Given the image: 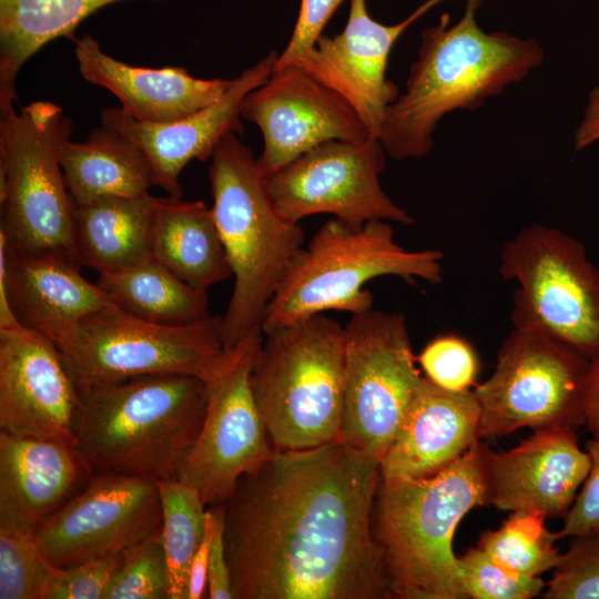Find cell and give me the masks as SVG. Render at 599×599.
<instances>
[{
	"mask_svg": "<svg viewBox=\"0 0 599 599\" xmlns=\"http://www.w3.org/2000/svg\"><path fill=\"white\" fill-rule=\"evenodd\" d=\"M124 550L60 568L47 599H105Z\"/></svg>",
	"mask_w": 599,
	"mask_h": 599,
	"instance_id": "obj_37",
	"label": "cell"
},
{
	"mask_svg": "<svg viewBox=\"0 0 599 599\" xmlns=\"http://www.w3.org/2000/svg\"><path fill=\"white\" fill-rule=\"evenodd\" d=\"M81 394L57 345L26 327L0 331V429L74 444Z\"/></svg>",
	"mask_w": 599,
	"mask_h": 599,
	"instance_id": "obj_18",
	"label": "cell"
},
{
	"mask_svg": "<svg viewBox=\"0 0 599 599\" xmlns=\"http://www.w3.org/2000/svg\"><path fill=\"white\" fill-rule=\"evenodd\" d=\"M211 518V542L207 564V591L211 599H232L231 571L224 542V504L207 507Z\"/></svg>",
	"mask_w": 599,
	"mask_h": 599,
	"instance_id": "obj_40",
	"label": "cell"
},
{
	"mask_svg": "<svg viewBox=\"0 0 599 599\" xmlns=\"http://www.w3.org/2000/svg\"><path fill=\"white\" fill-rule=\"evenodd\" d=\"M154 196H103L73 203V244L81 266L99 275L135 265L152 254Z\"/></svg>",
	"mask_w": 599,
	"mask_h": 599,
	"instance_id": "obj_26",
	"label": "cell"
},
{
	"mask_svg": "<svg viewBox=\"0 0 599 599\" xmlns=\"http://www.w3.org/2000/svg\"><path fill=\"white\" fill-rule=\"evenodd\" d=\"M547 599H599V535L573 537L542 592Z\"/></svg>",
	"mask_w": 599,
	"mask_h": 599,
	"instance_id": "obj_35",
	"label": "cell"
},
{
	"mask_svg": "<svg viewBox=\"0 0 599 599\" xmlns=\"http://www.w3.org/2000/svg\"><path fill=\"white\" fill-rule=\"evenodd\" d=\"M59 569L42 556L34 529L0 520V599H47Z\"/></svg>",
	"mask_w": 599,
	"mask_h": 599,
	"instance_id": "obj_32",
	"label": "cell"
},
{
	"mask_svg": "<svg viewBox=\"0 0 599 599\" xmlns=\"http://www.w3.org/2000/svg\"><path fill=\"white\" fill-rule=\"evenodd\" d=\"M211 207L234 276L222 316L224 347L262 332L266 307L305 242L300 223L276 209L267 179L236 133L216 145L209 167Z\"/></svg>",
	"mask_w": 599,
	"mask_h": 599,
	"instance_id": "obj_5",
	"label": "cell"
},
{
	"mask_svg": "<svg viewBox=\"0 0 599 599\" xmlns=\"http://www.w3.org/2000/svg\"><path fill=\"white\" fill-rule=\"evenodd\" d=\"M406 317L373 307L344 326V410L339 440L379 463L420 384Z\"/></svg>",
	"mask_w": 599,
	"mask_h": 599,
	"instance_id": "obj_12",
	"label": "cell"
},
{
	"mask_svg": "<svg viewBox=\"0 0 599 599\" xmlns=\"http://www.w3.org/2000/svg\"><path fill=\"white\" fill-rule=\"evenodd\" d=\"M489 450L478 440L430 477L380 480L373 527L393 598L466 599L453 538L468 511L489 506Z\"/></svg>",
	"mask_w": 599,
	"mask_h": 599,
	"instance_id": "obj_3",
	"label": "cell"
},
{
	"mask_svg": "<svg viewBox=\"0 0 599 599\" xmlns=\"http://www.w3.org/2000/svg\"><path fill=\"white\" fill-rule=\"evenodd\" d=\"M0 115V238L18 253L55 254L80 264L73 202L60 164L72 119L51 101Z\"/></svg>",
	"mask_w": 599,
	"mask_h": 599,
	"instance_id": "obj_8",
	"label": "cell"
},
{
	"mask_svg": "<svg viewBox=\"0 0 599 599\" xmlns=\"http://www.w3.org/2000/svg\"><path fill=\"white\" fill-rule=\"evenodd\" d=\"M349 1L344 30L334 37L322 34L293 64L343 97L369 136L378 139L386 111L399 95L397 85L386 78L390 51L416 20L444 0H426L393 26L374 20L367 12L366 0Z\"/></svg>",
	"mask_w": 599,
	"mask_h": 599,
	"instance_id": "obj_17",
	"label": "cell"
},
{
	"mask_svg": "<svg viewBox=\"0 0 599 599\" xmlns=\"http://www.w3.org/2000/svg\"><path fill=\"white\" fill-rule=\"evenodd\" d=\"M546 518L537 511H512L499 528L484 531L477 547L518 573L540 577L561 557L555 546L560 537L546 528Z\"/></svg>",
	"mask_w": 599,
	"mask_h": 599,
	"instance_id": "obj_31",
	"label": "cell"
},
{
	"mask_svg": "<svg viewBox=\"0 0 599 599\" xmlns=\"http://www.w3.org/2000/svg\"><path fill=\"white\" fill-rule=\"evenodd\" d=\"M152 254L200 291L233 276L212 210L201 201L154 197Z\"/></svg>",
	"mask_w": 599,
	"mask_h": 599,
	"instance_id": "obj_25",
	"label": "cell"
},
{
	"mask_svg": "<svg viewBox=\"0 0 599 599\" xmlns=\"http://www.w3.org/2000/svg\"><path fill=\"white\" fill-rule=\"evenodd\" d=\"M277 57L276 51H271L234 78L220 100L179 121L143 123L125 114L121 108L112 106L101 111V125L136 144L152 165L156 186L170 196L181 197L179 177L186 164L194 159H211L226 134H243L242 101L248 92L270 78Z\"/></svg>",
	"mask_w": 599,
	"mask_h": 599,
	"instance_id": "obj_19",
	"label": "cell"
},
{
	"mask_svg": "<svg viewBox=\"0 0 599 599\" xmlns=\"http://www.w3.org/2000/svg\"><path fill=\"white\" fill-rule=\"evenodd\" d=\"M223 349L222 316L163 325L136 318L112 304L84 317L59 351L81 394L146 375L203 379Z\"/></svg>",
	"mask_w": 599,
	"mask_h": 599,
	"instance_id": "obj_11",
	"label": "cell"
},
{
	"mask_svg": "<svg viewBox=\"0 0 599 599\" xmlns=\"http://www.w3.org/2000/svg\"><path fill=\"white\" fill-rule=\"evenodd\" d=\"M82 266L55 254H24L8 248L0 238V297H7L19 323L60 349L80 322L113 303Z\"/></svg>",
	"mask_w": 599,
	"mask_h": 599,
	"instance_id": "obj_21",
	"label": "cell"
},
{
	"mask_svg": "<svg viewBox=\"0 0 599 599\" xmlns=\"http://www.w3.org/2000/svg\"><path fill=\"white\" fill-rule=\"evenodd\" d=\"M169 575V599H187L190 566L207 526V508L200 494L177 478L155 479Z\"/></svg>",
	"mask_w": 599,
	"mask_h": 599,
	"instance_id": "obj_30",
	"label": "cell"
},
{
	"mask_svg": "<svg viewBox=\"0 0 599 599\" xmlns=\"http://www.w3.org/2000/svg\"><path fill=\"white\" fill-rule=\"evenodd\" d=\"M438 250H406L394 238L387 221L352 226L333 219L304 245L270 301L262 333L327 311L351 315L373 307L365 288L385 275L436 285L443 280Z\"/></svg>",
	"mask_w": 599,
	"mask_h": 599,
	"instance_id": "obj_6",
	"label": "cell"
},
{
	"mask_svg": "<svg viewBox=\"0 0 599 599\" xmlns=\"http://www.w3.org/2000/svg\"><path fill=\"white\" fill-rule=\"evenodd\" d=\"M60 164L77 204L103 196L142 197L156 185L144 152L104 125L93 129L84 142L69 140L61 150Z\"/></svg>",
	"mask_w": 599,
	"mask_h": 599,
	"instance_id": "obj_27",
	"label": "cell"
},
{
	"mask_svg": "<svg viewBox=\"0 0 599 599\" xmlns=\"http://www.w3.org/2000/svg\"><path fill=\"white\" fill-rule=\"evenodd\" d=\"M590 468L571 428H545L507 451L488 454L489 505L561 517Z\"/></svg>",
	"mask_w": 599,
	"mask_h": 599,
	"instance_id": "obj_20",
	"label": "cell"
},
{
	"mask_svg": "<svg viewBox=\"0 0 599 599\" xmlns=\"http://www.w3.org/2000/svg\"><path fill=\"white\" fill-rule=\"evenodd\" d=\"M93 475L74 444L0 432V520L35 530Z\"/></svg>",
	"mask_w": 599,
	"mask_h": 599,
	"instance_id": "obj_24",
	"label": "cell"
},
{
	"mask_svg": "<svg viewBox=\"0 0 599 599\" xmlns=\"http://www.w3.org/2000/svg\"><path fill=\"white\" fill-rule=\"evenodd\" d=\"M474 390L451 392L426 377L380 460L382 479H419L449 466L479 440Z\"/></svg>",
	"mask_w": 599,
	"mask_h": 599,
	"instance_id": "obj_22",
	"label": "cell"
},
{
	"mask_svg": "<svg viewBox=\"0 0 599 599\" xmlns=\"http://www.w3.org/2000/svg\"><path fill=\"white\" fill-rule=\"evenodd\" d=\"M161 528L154 479L94 474L83 489L37 525L34 539L52 566L67 568L123 551Z\"/></svg>",
	"mask_w": 599,
	"mask_h": 599,
	"instance_id": "obj_15",
	"label": "cell"
},
{
	"mask_svg": "<svg viewBox=\"0 0 599 599\" xmlns=\"http://www.w3.org/2000/svg\"><path fill=\"white\" fill-rule=\"evenodd\" d=\"M74 55L88 82L113 93L122 111L149 124L184 119L220 100L233 79H197L184 67L150 69L126 64L102 51L89 34L77 38Z\"/></svg>",
	"mask_w": 599,
	"mask_h": 599,
	"instance_id": "obj_23",
	"label": "cell"
},
{
	"mask_svg": "<svg viewBox=\"0 0 599 599\" xmlns=\"http://www.w3.org/2000/svg\"><path fill=\"white\" fill-rule=\"evenodd\" d=\"M241 116L262 133L263 151L256 162L266 179L321 143L370 138L343 97L295 64L273 70L248 92Z\"/></svg>",
	"mask_w": 599,
	"mask_h": 599,
	"instance_id": "obj_16",
	"label": "cell"
},
{
	"mask_svg": "<svg viewBox=\"0 0 599 599\" xmlns=\"http://www.w3.org/2000/svg\"><path fill=\"white\" fill-rule=\"evenodd\" d=\"M262 338V332L252 333L224 347L203 378L204 419L176 478L196 489L207 507L224 504L240 479L274 453L251 385Z\"/></svg>",
	"mask_w": 599,
	"mask_h": 599,
	"instance_id": "obj_13",
	"label": "cell"
},
{
	"mask_svg": "<svg viewBox=\"0 0 599 599\" xmlns=\"http://www.w3.org/2000/svg\"><path fill=\"white\" fill-rule=\"evenodd\" d=\"M590 456V468L580 491L564 516V526L558 531L564 537L599 535V439L586 444Z\"/></svg>",
	"mask_w": 599,
	"mask_h": 599,
	"instance_id": "obj_38",
	"label": "cell"
},
{
	"mask_svg": "<svg viewBox=\"0 0 599 599\" xmlns=\"http://www.w3.org/2000/svg\"><path fill=\"white\" fill-rule=\"evenodd\" d=\"M211 542V518L207 508V526L205 535L193 556L187 581V599H200L207 587V564Z\"/></svg>",
	"mask_w": 599,
	"mask_h": 599,
	"instance_id": "obj_41",
	"label": "cell"
},
{
	"mask_svg": "<svg viewBox=\"0 0 599 599\" xmlns=\"http://www.w3.org/2000/svg\"><path fill=\"white\" fill-rule=\"evenodd\" d=\"M425 377L437 386L451 390H469L478 372L473 347L456 335L432 339L418 356Z\"/></svg>",
	"mask_w": 599,
	"mask_h": 599,
	"instance_id": "obj_36",
	"label": "cell"
},
{
	"mask_svg": "<svg viewBox=\"0 0 599 599\" xmlns=\"http://www.w3.org/2000/svg\"><path fill=\"white\" fill-rule=\"evenodd\" d=\"M380 480V463L341 440L274 450L224 502L233 598H393L373 527Z\"/></svg>",
	"mask_w": 599,
	"mask_h": 599,
	"instance_id": "obj_1",
	"label": "cell"
},
{
	"mask_svg": "<svg viewBox=\"0 0 599 599\" xmlns=\"http://www.w3.org/2000/svg\"><path fill=\"white\" fill-rule=\"evenodd\" d=\"M251 385L274 450H302L339 440L344 326L317 314L264 332Z\"/></svg>",
	"mask_w": 599,
	"mask_h": 599,
	"instance_id": "obj_7",
	"label": "cell"
},
{
	"mask_svg": "<svg viewBox=\"0 0 599 599\" xmlns=\"http://www.w3.org/2000/svg\"><path fill=\"white\" fill-rule=\"evenodd\" d=\"M458 572L463 591L471 599H531L546 588L540 577L518 573L477 546L458 557Z\"/></svg>",
	"mask_w": 599,
	"mask_h": 599,
	"instance_id": "obj_34",
	"label": "cell"
},
{
	"mask_svg": "<svg viewBox=\"0 0 599 599\" xmlns=\"http://www.w3.org/2000/svg\"><path fill=\"white\" fill-rule=\"evenodd\" d=\"M599 140V87L589 94L585 116L575 133L576 150H581Z\"/></svg>",
	"mask_w": 599,
	"mask_h": 599,
	"instance_id": "obj_43",
	"label": "cell"
},
{
	"mask_svg": "<svg viewBox=\"0 0 599 599\" xmlns=\"http://www.w3.org/2000/svg\"><path fill=\"white\" fill-rule=\"evenodd\" d=\"M585 425L599 439V353L590 359L585 400Z\"/></svg>",
	"mask_w": 599,
	"mask_h": 599,
	"instance_id": "obj_42",
	"label": "cell"
},
{
	"mask_svg": "<svg viewBox=\"0 0 599 599\" xmlns=\"http://www.w3.org/2000/svg\"><path fill=\"white\" fill-rule=\"evenodd\" d=\"M206 409L205 383L162 374L81 393L74 445L93 474L176 478Z\"/></svg>",
	"mask_w": 599,
	"mask_h": 599,
	"instance_id": "obj_4",
	"label": "cell"
},
{
	"mask_svg": "<svg viewBox=\"0 0 599 599\" xmlns=\"http://www.w3.org/2000/svg\"><path fill=\"white\" fill-rule=\"evenodd\" d=\"M590 359L532 326L514 325L493 374L474 393L480 407L479 438L520 428H571L585 424Z\"/></svg>",
	"mask_w": 599,
	"mask_h": 599,
	"instance_id": "obj_10",
	"label": "cell"
},
{
	"mask_svg": "<svg viewBox=\"0 0 599 599\" xmlns=\"http://www.w3.org/2000/svg\"><path fill=\"white\" fill-rule=\"evenodd\" d=\"M121 0H0V112L13 106L19 71L35 52L100 8ZM162 1V0H160Z\"/></svg>",
	"mask_w": 599,
	"mask_h": 599,
	"instance_id": "obj_28",
	"label": "cell"
},
{
	"mask_svg": "<svg viewBox=\"0 0 599 599\" xmlns=\"http://www.w3.org/2000/svg\"><path fill=\"white\" fill-rule=\"evenodd\" d=\"M170 575L161 532L124 550L105 599H169Z\"/></svg>",
	"mask_w": 599,
	"mask_h": 599,
	"instance_id": "obj_33",
	"label": "cell"
},
{
	"mask_svg": "<svg viewBox=\"0 0 599 599\" xmlns=\"http://www.w3.org/2000/svg\"><path fill=\"white\" fill-rule=\"evenodd\" d=\"M385 152L375 138L321 143L267 179L271 197L296 223L326 213L352 226L370 221L409 225L413 217L380 185Z\"/></svg>",
	"mask_w": 599,
	"mask_h": 599,
	"instance_id": "obj_14",
	"label": "cell"
},
{
	"mask_svg": "<svg viewBox=\"0 0 599 599\" xmlns=\"http://www.w3.org/2000/svg\"><path fill=\"white\" fill-rule=\"evenodd\" d=\"M344 0H301L293 33L287 45L278 54L273 70L295 63L311 50L339 4Z\"/></svg>",
	"mask_w": 599,
	"mask_h": 599,
	"instance_id": "obj_39",
	"label": "cell"
},
{
	"mask_svg": "<svg viewBox=\"0 0 599 599\" xmlns=\"http://www.w3.org/2000/svg\"><path fill=\"white\" fill-rule=\"evenodd\" d=\"M95 283L116 307L146 322L185 325L211 315L207 292L184 283L154 256L101 274Z\"/></svg>",
	"mask_w": 599,
	"mask_h": 599,
	"instance_id": "obj_29",
	"label": "cell"
},
{
	"mask_svg": "<svg viewBox=\"0 0 599 599\" xmlns=\"http://www.w3.org/2000/svg\"><path fill=\"white\" fill-rule=\"evenodd\" d=\"M483 0H467L461 19L422 32L417 60L405 91L388 106L378 140L395 160L420 159L446 114L475 111L487 98L525 79L544 60L540 44L505 32H485L476 22Z\"/></svg>",
	"mask_w": 599,
	"mask_h": 599,
	"instance_id": "obj_2",
	"label": "cell"
},
{
	"mask_svg": "<svg viewBox=\"0 0 599 599\" xmlns=\"http://www.w3.org/2000/svg\"><path fill=\"white\" fill-rule=\"evenodd\" d=\"M499 271L517 283L514 325L541 329L588 359L599 353V268L579 240L525 226L504 243Z\"/></svg>",
	"mask_w": 599,
	"mask_h": 599,
	"instance_id": "obj_9",
	"label": "cell"
}]
</instances>
